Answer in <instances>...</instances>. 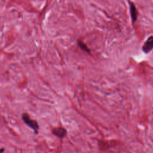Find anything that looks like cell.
Listing matches in <instances>:
<instances>
[{"label":"cell","mask_w":153,"mask_h":153,"mask_svg":"<svg viewBox=\"0 0 153 153\" xmlns=\"http://www.w3.org/2000/svg\"><path fill=\"white\" fill-rule=\"evenodd\" d=\"M22 119L24 123L30 128L35 134H38L39 131V126L36 120L31 118L27 113H23L22 114Z\"/></svg>","instance_id":"6da1fadb"},{"label":"cell","mask_w":153,"mask_h":153,"mask_svg":"<svg viewBox=\"0 0 153 153\" xmlns=\"http://www.w3.org/2000/svg\"><path fill=\"white\" fill-rule=\"evenodd\" d=\"M53 134L58 138L62 139L67 135V130L65 128L62 127H55L52 130Z\"/></svg>","instance_id":"7a4b0ae2"},{"label":"cell","mask_w":153,"mask_h":153,"mask_svg":"<svg viewBox=\"0 0 153 153\" xmlns=\"http://www.w3.org/2000/svg\"><path fill=\"white\" fill-rule=\"evenodd\" d=\"M153 48V36H149L145 42L142 47V50L144 53H148Z\"/></svg>","instance_id":"3957f363"},{"label":"cell","mask_w":153,"mask_h":153,"mask_svg":"<svg viewBox=\"0 0 153 153\" xmlns=\"http://www.w3.org/2000/svg\"><path fill=\"white\" fill-rule=\"evenodd\" d=\"M130 11L133 22H135L137 17V11L136 10L134 4H133V3H132L131 2H130Z\"/></svg>","instance_id":"277c9868"},{"label":"cell","mask_w":153,"mask_h":153,"mask_svg":"<svg viewBox=\"0 0 153 153\" xmlns=\"http://www.w3.org/2000/svg\"><path fill=\"white\" fill-rule=\"evenodd\" d=\"M77 44L78 45V47H79L80 49H81L82 50L87 52V53H90V49L88 48V47L87 46V45L81 39H78L77 40Z\"/></svg>","instance_id":"5b68a950"},{"label":"cell","mask_w":153,"mask_h":153,"mask_svg":"<svg viewBox=\"0 0 153 153\" xmlns=\"http://www.w3.org/2000/svg\"><path fill=\"white\" fill-rule=\"evenodd\" d=\"M4 149H0V153H2L3 152H4Z\"/></svg>","instance_id":"8992f818"}]
</instances>
